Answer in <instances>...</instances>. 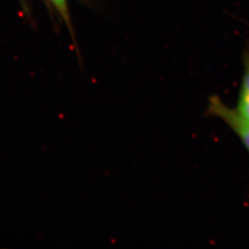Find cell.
Listing matches in <instances>:
<instances>
[{
  "label": "cell",
  "instance_id": "6da1fadb",
  "mask_svg": "<svg viewBox=\"0 0 249 249\" xmlns=\"http://www.w3.org/2000/svg\"><path fill=\"white\" fill-rule=\"evenodd\" d=\"M207 115L219 118L225 123L240 139L249 153V121L245 120L234 108L226 105L219 97L211 98L207 106Z\"/></svg>",
  "mask_w": 249,
  "mask_h": 249
},
{
  "label": "cell",
  "instance_id": "7a4b0ae2",
  "mask_svg": "<svg viewBox=\"0 0 249 249\" xmlns=\"http://www.w3.org/2000/svg\"><path fill=\"white\" fill-rule=\"evenodd\" d=\"M245 70L240 86L236 110L240 116L249 121V53L245 56Z\"/></svg>",
  "mask_w": 249,
  "mask_h": 249
}]
</instances>
